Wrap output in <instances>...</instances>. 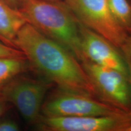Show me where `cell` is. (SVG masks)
<instances>
[{
  "instance_id": "cell-2",
  "label": "cell",
  "mask_w": 131,
  "mask_h": 131,
  "mask_svg": "<svg viewBox=\"0 0 131 131\" xmlns=\"http://www.w3.org/2000/svg\"><path fill=\"white\" fill-rule=\"evenodd\" d=\"M19 11L27 23L72 52L81 62L80 22L65 3L25 0Z\"/></svg>"
},
{
  "instance_id": "cell-17",
  "label": "cell",
  "mask_w": 131,
  "mask_h": 131,
  "mask_svg": "<svg viewBox=\"0 0 131 131\" xmlns=\"http://www.w3.org/2000/svg\"><path fill=\"white\" fill-rule=\"evenodd\" d=\"M46 1H59L61 0H46Z\"/></svg>"
},
{
  "instance_id": "cell-4",
  "label": "cell",
  "mask_w": 131,
  "mask_h": 131,
  "mask_svg": "<svg viewBox=\"0 0 131 131\" xmlns=\"http://www.w3.org/2000/svg\"><path fill=\"white\" fill-rule=\"evenodd\" d=\"M80 23L120 49L129 34L116 20L108 0H65Z\"/></svg>"
},
{
  "instance_id": "cell-16",
  "label": "cell",
  "mask_w": 131,
  "mask_h": 131,
  "mask_svg": "<svg viewBox=\"0 0 131 131\" xmlns=\"http://www.w3.org/2000/svg\"><path fill=\"white\" fill-rule=\"evenodd\" d=\"M10 104L3 96L0 95V117L9 109Z\"/></svg>"
},
{
  "instance_id": "cell-7",
  "label": "cell",
  "mask_w": 131,
  "mask_h": 131,
  "mask_svg": "<svg viewBox=\"0 0 131 131\" xmlns=\"http://www.w3.org/2000/svg\"><path fill=\"white\" fill-rule=\"evenodd\" d=\"M36 125L39 130L46 131H129L131 113L84 117H47L41 115Z\"/></svg>"
},
{
  "instance_id": "cell-3",
  "label": "cell",
  "mask_w": 131,
  "mask_h": 131,
  "mask_svg": "<svg viewBox=\"0 0 131 131\" xmlns=\"http://www.w3.org/2000/svg\"><path fill=\"white\" fill-rule=\"evenodd\" d=\"M123 112L96 97L58 88L46 98L41 107V115L47 117L103 116Z\"/></svg>"
},
{
  "instance_id": "cell-13",
  "label": "cell",
  "mask_w": 131,
  "mask_h": 131,
  "mask_svg": "<svg viewBox=\"0 0 131 131\" xmlns=\"http://www.w3.org/2000/svg\"><path fill=\"white\" fill-rule=\"evenodd\" d=\"M26 57L23 52L16 47L9 46L0 41V58Z\"/></svg>"
},
{
  "instance_id": "cell-1",
  "label": "cell",
  "mask_w": 131,
  "mask_h": 131,
  "mask_svg": "<svg viewBox=\"0 0 131 131\" xmlns=\"http://www.w3.org/2000/svg\"><path fill=\"white\" fill-rule=\"evenodd\" d=\"M15 43L27 58L31 69L58 88L97 98L81 62L69 50L31 24L26 23L21 27Z\"/></svg>"
},
{
  "instance_id": "cell-14",
  "label": "cell",
  "mask_w": 131,
  "mask_h": 131,
  "mask_svg": "<svg viewBox=\"0 0 131 131\" xmlns=\"http://www.w3.org/2000/svg\"><path fill=\"white\" fill-rule=\"evenodd\" d=\"M18 124L14 119L6 118L0 120V131H18Z\"/></svg>"
},
{
  "instance_id": "cell-11",
  "label": "cell",
  "mask_w": 131,
  "mask_h": 131,
  "mask_svg": "<svg viewBox=\"0 0 131 131\" xmlns=\"http://www.w3.org/2000/svg\"><path fill=\"white\" fill-rule=\"evenodd\" d=\"M111 12L128 34L131 33V4L128 0H108Z\"/></svg>"
},
{
  "instance_id": "cell-6",
  "label": "cell",
  "mask_w": 131,
  "mask_h": 131,
  "mask_svg": "<svg viewBox=\"0 0 131 131\" xmlns=\"http://www.w3.org/2000/svg\"><path fill=\"white\" fill-rule=\"evenodd\" d=\"M82 65L101 100L126 112H131L128 77L118 70L85 60Z\"/></svg>"
},
{
  "instance_id": "cell-5",
  "label": "cell",
  "mask_w": 131,
  "mask_h": 131,
  "mask_svg": "<svg viewBox=\"0 0 131 131\" xmlns=\"http://www.w3.org/2000/svg\"><path fill=\"white\" fill-rule=\"evenodd\" d=\"M23 74L10 82L1 96L17 109L27 123L36 124L41 115L46 95L53 83L45 78L35 79Z\"/></svg>"
},
{
  "instance_id": "cell-8",
  "label": "cell",
  "mask_w": 131,
  "mask_h": 131,
  "mask_svg": "<svg viewBox=\"0 0 131 131\" xmlns=\"http://www.w3.org/2000/svg\"><path fill=\"white\" fill-rule=\"evenodd\" d=\"M81 49L84 60L114 69L128 77L127 69L122 54L105 38L80 23ZM82 61V62H83Z\"/></svg>"
},
{
  "instance_id": "cell-9",
  "label": "cell",
  "mask_w": 131,
  "mask_h": 131,
  "mask_svg": "<svg viewBox=\"0 0 131 131\" xmlns=\"http://www.w3.org/2000/svg\"><path fill=\"white\" fill-rule=\"evenodd\" d=\"M26 23L25 18L19 10L12 9L2 0H0L1 41L9 46L16 47L15 41L16 35Z\"/></svg>"
},
{
  "instance_id": "cell-15",
  "label": "cell",
  "mask_w": 131,
  "mask_h": 131,
  "mask_svg": "<svg viewBox=\"0 0 131 131\" xmlns=\"http://www.w3.org/2000/svg\"><path fill=\"white\" fill-rule=\"evenodd\" d=\"M2 1L12 9L19 10L25 0H2Z\"/></svg>"
},
{
  "instance_id": "cell-12",
  "label": "cell",
  "mask_w": 131,
  "mask_h": 131,
  "mask_svg": "<svg viewBox=\"0 0 131 131\" xmlns=\"http://www.w3.org/2000/svg\"><path fill=\"white\" fill-rule=\"evenodd\" d=\"M120 49L122 50V55L127 66L128 78L131 89V33L129 34L126 41Z\"/></svg>"
},
{
  "instance_id": "cell-18",
  "label": "cell",
  "mask_w": 131,
  "mask_h": 131,
  "mask_svg": "<svg viewBox=\"0 0 131 131\" xmlns=\"http://www.w3.org/2000/svg\"><path fill=\"white\" fill-rule=\"evenodd\" d=\"M129 131H131V126L130 127V129H129Z\"/></svg>"
},
{
  "instance_id": "cell-10",
  "label": "cell",
  "mask_w": 131,
  "mask_h": 131,
  "mask_svg": "<svg viewBox=\"0 0 131 131\" xmlns=\"http://www.w3.org/2000/svg\"><path fill=\"white\" fill-rule=\"evenodd\" d=\"M29 69L31 68L26 57L0 58V95L14 78Z\"/></svg>"
}]
</instances>
